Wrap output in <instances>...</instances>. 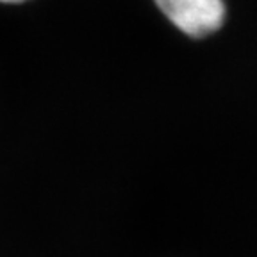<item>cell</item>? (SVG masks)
Listing matches in <instances>:
<instances>
[{
  "label": "cell",
  "instance_id": "cell-1",
  "mask_svg": "<svg viewBox=\"0 0 257 257\" xmlns=\"http://www.w3.org/2000/svg\"><path fill=\"white\" fill-rule=\"evenodd\" d=\"M165 18L189 38H207L220 31L227 16L223 0H154Z\"/></svg>",
  "mask_w": 257,
  "mask_h": 257
},
{
  "label": "cell",
  "instance_id": "cell-2",
  "mask_svg": "<svg viewBox=\"0 0 257 257\" xmlns=\"http://www.w3.org/2000/svg\"><path fill=\"white\" fill-rule=\"evenodd\" d=\"M29 0H0V4H9V6H16V4H24Z\"/></svg>",
  "mask_w": 257,
  "mask_h": 257
}]
</instances>
